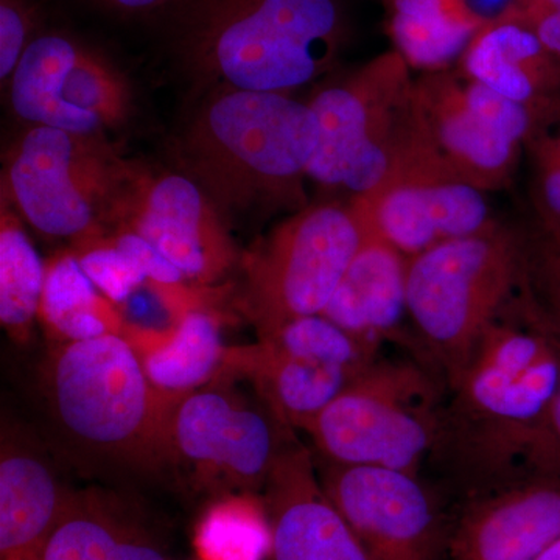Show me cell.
<instances>
[{
    "mask_svg": "<svg viewBox=\"0 0 560 560\" xmlns=\"http://www.w3.org/2000/svg\"><path fill=\"white\" fill-rule=\"evenodd\" d=\"M318 120L290 94L219 88L178 142L180 167L224 221L307 208Z\"/></svg>",
    "mask_w": 560,
    "mask_h": 560,
    "instance_id": "6da1fadb",
    "label": "cell"
},
{
    "mask_svg": "<svg viewBox=\"0 0 560 560\" xmlns=\"http://www.w3.org/2000/svg\"><path fill=\"white\" fill-rule=\"evenodd\" d=\"M341 36L337 0H190L179 47L205 83L290 94L330 68Z\"/></svg>",
    "mask_w": 560,
    "mask_h": 560,
    "instance_id": "7a4b0ae2",
    "label": "cell"
},
{
    "mask_svg": "<svg viewBox=\"0 0 560 560\" xmlns=\"http://www.w3.org/2000/svg\"><path fill=\"white\" fill-rule=\"evenodd\" d=\"M444 436L480 469L521 463L560 386V331L540 311L493 320L452 383Z\"/></svg>",
    "mask_w": 560,
    "mask_h": 560,
    "instance_id": "3957f363",
    "label": "cell"
},
{
    "mask_svg": "<svg viewBox=\"0 0 560 560\" xmlns=\"http://www.w3.org/2000/svg\"><path fill=\"white\" fill-rule=\"evenodd\" d=\"M139 168L105 138L31 127L11 151L2 191L40 234L80 243L110 226Z\"/></svg>",
    "mask_w": 560,
    "mask_h": 560,
    "instance_id": "277c9868",
    "label": "cell"
},
{
    "mask_svg": "<svg viewBox=\"0 0 560 560\" xmlns=\"http://www.w3.org/2000/svg\"><path fill=\"white\" fill-rule=\"evenodd\" d=\"M438 390L416 364L374 361L305 429L330 463L418 475L444 436Z\"/></svg>",
    "mask_w": 560,
    "mask_h": 560,
    "instance_id": "5b68a950",
    "label": "cell"
},
{
    "mask_svg": "<svg viewBox=\"0 0 560 560\" xmlns=\"http://www.w3.org/2000/svg\"><path fill=\"white\" fill-rule=\"evenodd\" d=\"M518 248L500 228L441 243L408 261L407 307L455 382L518 278Z\"/></svg>",
    "mask_w": 560,
    "mask_h": 560,
    "instance_id": "8992f818",
    "label": "cell"
},
{
    "mask_svg": "<svg viewBox=\"0 0 560 560\" xmlns=\"http://www.w3.org/2000/svg\"><path fill=\"white\" fill-rule=\"evenodd\" d=\"M51 396L65 429L91 447L132 455L168 441L173 408L124 334L68 342L51 368Z\"/></svg>",
    "mask_w": 560,
    "mask_h": 560,
    "instance_id": "52a82bcc",
    "label": "cell"
},
{
    "mask_svg": "<svg viewBox=\"0 0 560 560\" xmlns=\"http://www.w3.org/2000/svg\"><path fill=\"white\" fill-rule=\"evenodd\" d=\"M361 237L352 202H323L296 210L246 254L243 302L261 338L290 320L323 315Z\"/></svg>",
    "mask_w": 560,
    "mask_h": 560,
    "instance_id": "ba28073f",
    "label": "cell"
},
{
    "mask_svg": "<svg viewBox=\"0 0 560 560\" xmlns=\"http://www.w3.org/2000/svg\"><path fill=\"white\" fill-rule=\"evenodd\" d=\"M412 80L410 66L389 50L323 88L308 102L319 139L308 178L364 197L388 179Z\"/></svg>",
    "mask_w": 560,
    "mask_h": 560,
    "instance_id": "9c48e42d",
    "label": "cell"
},
{
    "mask_svg": "<svg viewBox=\"0 0 560 560\" xmlns=\"http://www.w3.org/2000/svg\"><path fill=\"white\" fill-rule=\"evenodd\" d=\"M522 147L467 95L463 72H427L412 81L399 153L416 167L482 191L511 183Z\"/></svg>",
    "mask_w": 560,
    "mask_h": 560,
    "instance_id": "30bf717a",
    "label": "cell"
},
{
    "mask_svg": "<svg viewBox=\"0 0 560 560\" xmlns=\"http://www.w3.org/2000/svg\"><path fill=\"white\" fill-rule=\"evenodd\" d=\"M10 98L32 127L105 139L130 117L132 101L113 62L61 33L31 40L11 75Z\"/></svg>",
    "mask_w": 560,
    "mask_h": 560,
    "instance_id": "8fae6325",
    "label": "cell"
},
{
    "mask_svg": "<svg viewBox=\"0 0 560 560\" xmlns=\"http://www.w3.org/2000/svg\"><path fill=\"white\" fill-rule=\"evenodd\" d=\"M110 226L145 238L184 278L205 285L219 280L235 261L226 221L186 173H153L140 167Z\"/></svg>",
    "mask_w": 560,
    "mask_h": 560,
    "instance_id": "7c38bea8",
    "label": "cell"
},
{
    "mask_svg": "<svg viewBox=\"0 0 560 560\" xmlns=\"http://www.w3.org/2000/svg\"><path fill=\"white\" fill-rule=\"evenodd\" d=\"M320 485L371 560H438L440 514L418 475L331 463Z\"/></svg>",
    "mask_w": 560,
    "mask_h": 560,
    "instance_id": "4fadbf2b",
    "label": "cell"
},
{
    "mask_svg": "<svg viewBox=\"0 0 560 560\" xmlns=\"http://www.w3.org/2000/svg\"><path fill=\"white\" fill-rule=\"evenodd\" d=\"M350 202L408 259L495 226L486 191L459 180L401 176Z\"/></svg>",
    "mask_w": 560,
    "mask_h": 560,
    "instance_id": "5bb4252c",
    "label": "cell"
},
{
    "mask_svg": "<svg viewBox=\"0 0 560 560\" xmlns=\"http://www.w3.org/2000/svg\"><path fill=\"white\" fill-rule=\"evenodd\" d=\"M167 440L197 469L241 486L268 481L279 456L270 420L217 389L176 401Z\"/></svg>",
    "mask_w": 560,
    "mask_h": 560,
    "instance_id": "9a60e30c",
    "label": "cell"
},
{
    "mask_svg": "<svg viewBox=\"0 0 560 560\" xmlns=\"http://www.w3.org/2000/svg\"><path fill=\"white\" fill-rule=\"evenodd\" d=\"M560 537V480L526 475L471 501L448 539L453 560H534Z\"/></svg>",
    "mask_w": 560,
    "mask_h": 560,
    "instance_id": "2e32d148",
    "label": "cell"
},
{
    "mask_svg": "<svg viewBox=\"0 0 560 560\" xmlns=\"http://www.w3.org/2000/svg\"><path fill=\"white\" fill-rule=\"evenodd\" d=\"M267 482L272 560H371L316 480L307 452L279 453Z\"/></svg>",
    "mask_w": 560,
    "mask_h": 560,
    "instance_id": "e0dca14e",
    "label": "cell"
},
{
    "mask_svg": "<svg viewBox=\"0 0 560 560\" xmlns=\"http://www.w3.org/2000/svg\"><path fill=\"white\" fill-rule=\"evenodd\" d=\"M517 10L480 28L460 57V72L525 106L550 127L560 120V60Z\"/></svg>",
    "mask_w": 560,
    "mask_h": 560,
    "instance_id": "ac0fdd59",
    "label": "cell"
},
{
    "mask_svg": "<svg viewBox=\"0 0 560 560\" xmlns=\"http://www.w3.org/2000/svg\"><path fill=\"white\" fill-rule=\"evenodd\" d=\"M360 220L363 237L359 249L323 316L357 340L377 349L385 338L396 334L408 313L410 259L386 241L370 221L361 215Z\"/></svg>",
    "mask_w": 560,
    "mask_h": 560,
    "instance_id": "d6986e66",
    "label": "cell"
},
{
    "mask_svg": "<svg viewBox=\"0 0 560 560\" xmlns=\"http://www.w3.org/2000/svg\"><path fill=\"white\" fill-rule=\"evenodd\" d=\"M68 504L46 464L10 453L0 460V556L40 560Z\"/></svg>",
    "mask_w": 560,
    "mask_h": 560,
    "instance_id": "ffe728a7",
    "label": "cell"
},
{
    "mask_svg": "<svg viewBox=\"0 0 560 560\" xmlns=\"http://www.w3.org/2000/svg\"><path fill=\"white\" fill-rule=\"evenodd\" d=\"M231 361L256 375L280 419L304 430L361 374L338 364L289 355L267 341L232 352Z\"/></svg>",
    "mask_w": 560,
    "mask_h": 560,
    "instance_id": "44dd1931",
    "label": "cell"
},
{
    "mask_svg": "<svg viewBox=\"0 0 560 560\" xmlns=\"http://www.w3.org/2000/svg\"><path fill=\"white\" fill-rule=\"evenodd\" d=\"M147 377L167 399H183L230 364L220 323L212 313L190 307L165 340L139 350Z\"/></svg>",
    "mask_w": 560,
    "mask_h": 560,
    "instance_id": "7402d4cb",
    "label": "cell"
},
{
    "mask_svg": "<svg viewBox=\"0 0 560 560\" xmlns=\"http://www.w3.org/2000/svg\"><path fill=\"white\" fill-rule=\"evenodd\" d=\"M388 5L394 50L425 73L460 60L481 28L459 0H388Z\"/></svg>",
    "mask_w": 560,
    "mask_h": 560,
    "instance_id": "603a6c76",
    "label": "cell"
},
{
    "mask_svg": "<svg viewBox=\"0 0 560 560\" xmlns=\"http://www.w3.org/2000/svg\"><path fill=\"white\" fill-rule=\"evenodd\" d=\"M39 316L68 342L121 334L119 312L88 278L75 254H62L46 267Z\"/></svg>",
    "mask_w": 560,
    "mask_h": 560,
    "instance_id": "cb8c5ba5",
    "label": "cell"
},
{
    "mask_svg": "<svg viewBox=\"0 0 560 560\" xmlns=\"http://www.w3.org/2000/svg\"><path fill=\"white\" fill-rule=\"evenodd\" d=\"M46 267L16 215L2 205L0 219V320L24 337L39 315Z\"/></svg>",
    "mask_w": 560,
    "mask_h": 560,
    "instance_id": "d4e9b609",
    "label": "cell"
},
{
    "mask_svg": "<svg viewBox=\"0 0 560 560\" xmlns=\"http://www.w3.org/2000/svg\"><path fill=\"white\" fill-rule=\"evenodd\" d=\"M197 547L205 560H265L270 521L249 497L217 501L198 526Z\"/></svg>",
    "mask_w": 560,
    "mask_h": 560,
    "instance_id": "484cf974",
    "label": "cell"
},
{
    "mask_svg": "<svg viewBox=\"0 0 560 560\" xmlns=\"http://www.w3.org/2000/svg\"><path fill=\"white\" fill-rule=\"evenodd\" d=\"M125 534L106 515L68 508L40 560H114Z\"/></svg>",
    "mask_w": 560,
    "mask_h": 560,
    "instance_id": "4316f807",
    "label": "cell"
},
{
    "mask_svg": "<svg viewBox=\"0 0 560 560\" xmlns=\"http://www.w3.org/2000/svg\"><path fill=\"white\" fill-rule=\"evenodd\" d=\"M79 245L80 253L75 256L79 257L81 268L113 304L124 305L149 282L139 268L117 248L113 238L98 235Z\"/></svg>",
    "mask_w": 560,
    "mask_h": 560,
    "instance_id": "83f0119b",
    "label": "cell"
},
{
    "mask_svg": "<svg viewBox=\"0 0 560 560\" xmlns=\"http://www.w3.org/2000/svg\"><path fill=\"white\" fill-rule=\"evenodd\" d=\"M528 149L534 165V194L547 232L560 235V120L537 132Z\"/></svg>",
    "mask_w": 560,
    "mask_h": 560,
    "instance_id": "f1b7e54d",
    "label": "cell"
},
{
    "mask_svg": "<svg viewBox=\"0 0 560 560\" xmlns=\"http://www.w3.org/2000/svg\"><path fill=\"white\" fill-rule=\"evenodd\" d=\"M33 10L25 0H0V77L10 80L33 35Z\"/></svg>",
    "mask_w": 560,
    "mask_h": 560,
    "instance_id": "f546056e",
    "label": "cell"
},
{
    "mask_svg": "<svg viewBox=\"0 0 560 560\" xmlns=\"http://www.w3.org/2000/svg\"><path fill=\"white\" fill-rule=\"evenodd\" d=\"M521 464L528 475L560 480V386L523 451Z\"/></svg>",
    "mask_w": 560,
    "mask_h": 560,
    "instance_id": "4dcf8cb0",
    "label": "cell"
},
{
    "mask_svg": "<svg viewBox=\"0 0 560 560\" xmlns=\"http://www.w3.org/2000/svg\"><path fill=\"white\" fill-rule=\"evenodd\" d=\"M110 238L116 243L117 248L139 268L149 282L167 287V289H183L184 280H187L183 272L145 238L135 232L124 230H117L114 237Z\"/></svg>",
    "mask_w": 560,
    "mask_h": 560,
    "instance_id": "1f68e13d",
    "label": "cell"
},
{
    "mask_svg": "<svg viewBox=\"0 0 560 560\" xmlns=\"http://www.w3.org/2000/svg\"><path fill=\"white\" fill-rule=\"evenodd\" d=\"M534 272L544 311L560 330V235L547 232L534 256Z\"/></svg>",
    "mask_w": 560,
    "mask_h": 560,
    "instance_id": "d6a6232c",
    "label": "cell"
},
{
    "mask_svg": "<svg viewBox=\"0 0 560 560\" xmlns=\"http://www.w3.org/2000/svg\"><path fill=\"white\" fill-rule=\"evenodd\" d=\"M518 16L560 60V0H521Z\"/></svg>",
    "mask_w": 560,
    "mask_h": 560,
    "instance_id": "836d02e7",
    "label": "cell"
},
{
    "mask_svg": "<svg viewBox=\"0 0 560 560\" xmlns=\"http://www.w3.org/2000/svg\"><path fill=\"white\" fill-rule=\"evenodd\" d=\"M459 2L464 10L481 25V28L510 16L518 9V0H459Z\"/></svg>",
    "mask_w": 560,
    "mask_h": 560,
    "instance_id": "e575fe53",
    "label": "cell"
},
{
    "mask_svg": "<svg viewBox=\"0 0 560 560\" xmlns=\"http://www.w3.org/2000/svg\"><path fill=\"white\" fill-rule=\"evenodd\" d=\"M103 9L120 14H150L167 9L179 0H94Z\"/></svg>",
    "mask_w": 560,
    "mask_h": 560,
    "instance_id": "d590c367",
    "label": "cell"
},
{
    "mask_svg": "<svg viewBox=\"0 0 560 560\" xmlns=\"http://www.w3.org/2000/svg\"><path fill=\"white\" fill-rule=\"evenodd\" d=\"M534 560H560V537Z\"/></svg>",
    "mask_w": 560,
    "mask_h": 560,
    "instance_id": "8d00e7d4",
    "label": "cell"
},
{
    "mask_svg": "<svg viewBox=\"0 0 560 560\" xmlns=\"http://www.w3.org/2000/svg\"><path fill=\"white\" fill-rule=\"evenodd\" d=\"M518 3H521V0H518Z\"/></svg>",
    "mask_w": 560,
    "mask_h": 560,
    "instance_id": "74e56055",
    "label": "cell"
}]
</instances>
